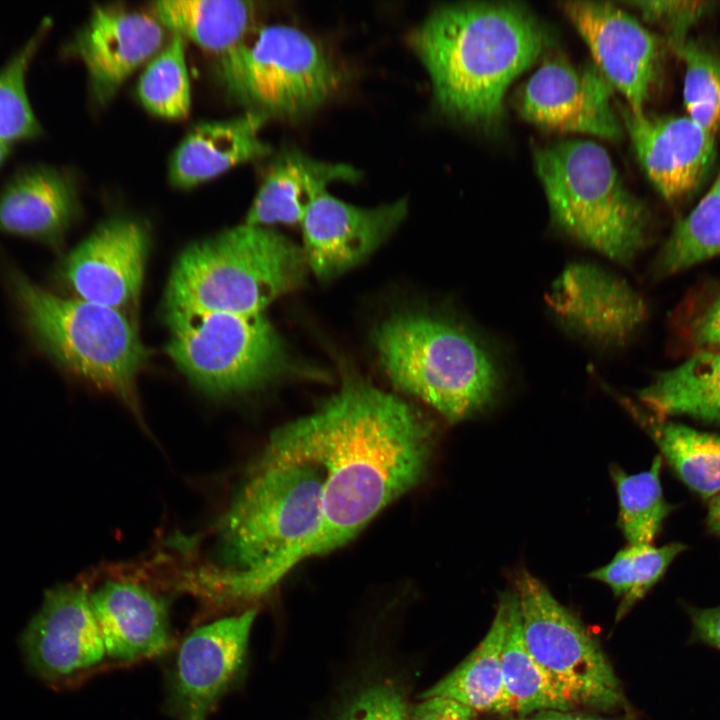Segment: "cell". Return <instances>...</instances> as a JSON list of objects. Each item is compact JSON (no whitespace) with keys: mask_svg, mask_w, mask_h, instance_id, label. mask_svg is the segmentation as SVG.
<instances>
[{"mask_svg":"<svg viewBox=\"0 0 720 720\" xmlns=\"http://www.w3.org/2000/svg\"><path fill=\"white\" fill-rule=\"evenodd\" d=\"M431 423L414 406L357 377L312 414L274 431L265 450L312 461L324 472L322 523L304 559L351 541L423 477Z\"/></svg>","mask_w":720,"mask_h":720,"instance_id":"1","label":"cell"},{"mask_svg":"<svg viewBox=\"0 0 720 720\" xmlns=\"http://www.w3.org/2000/svg\"><path fill=\"white\" fill-rule=\"evenodd\" d=\"M323 484L314 462L264 450L215 526L212 558L184 573L180 588L215 605L267 594L316 538Z\"/></svg>","mask_w":720,"mask_h":720,"instance_id":"2","label":"cell"},{"mask_svg":"<svg viewBox=\"0 0 720 720\" xmlns=\"http://www.w3.org/2000/svg\"><path fill=\"white\" fill-rule=\"evenodd\" d=\"M548 41L535 15L511 2L442 5L410 36L440 110L483 127L502 120L509 86L538 60Z\"/></svg>","mask_w":720,"mask_h":720,"instance_id":"3","label":"cell"},{"mask_svg":"<svg viewBox=\"0 0 720 720\" xmlns=\"http://www.w3.org/2000/svg\"><path fill=\"white\" fill-rule=\"evenodd\" d=\"M3 282L39 352L113 394L140 417L136 377L146 351L124 311L57 295L10 264L4 267Z\"/></svg>","mask_w":720,"mask_h":720,"instance_id":"4","label":"cell"},{"mask_svg":"<svg viewBox=\"0 0 720 720\" xmlns=\"http://www.w3.org/2000/svg\"><path fill=\"white\" fill-rule=\"evenodd\" d=\"M372 339L393 384L450 422L471 417L496 399L501 375L494 356L451 319L397 313L376 327Z\"/></svg>","mask_w":720,"mask_h":720,"instance_id":"5","label":"cell"},{"mask_svg":"<svg viewBox=\"0 0 720 720\" xmlns=\"http://www.w3.org/2000/svg\"><path fill=\"white\" fill-rule=\"evenodd\" d=\"M308 268L303 248L268 227L242 224L191 244L169 277L166 307L259 314L296 289Z\"/></svg>","mask_w":720,"mask_h":720,"instance_id":"6","label":"cell"},{"mask_svg":"<svg viewBox=\"0 0 720 720\" xmlns=\"http://www.w3.org/2000/svg\"><path fill=\"white\" fill-rule=\"evenodd\" d=\"M535 169L552 223L578 243L630 264L648 240L649 212L604 147L566 139L537 149Z\"/></svg>","mask_w":720,"mask_h":720,"instance_id":"7","label":"cell"},{"mask_svg":"<svg viewBox=\"0 0 720 720\" xmlns=\"http://www.w3.org/2000/svg\"><path fill=\"white\" fill-rule=\"evenodd\" d=\"M217 71L233 100L268 118H298L315 111L335 95L343 80L315 39L284 24L253 29L219 56Z\"/></svg>","mask_w":720,"mask_h":720,"instance_id":"8","label":"cell"},{"mask_svg":"<svg viewBox=\"0 0 720 720\" xmlns=\"http://www.w3.org/2000/svg\"><path fill=\"white\" fill-rule=\"evenodd\" d=\"M167 353L199 389L227 395L258 389L290 368L280 335L263 313L166 307Z\"/></svg>","mask_w":720,"mask_h":720,"instance_id":"9","label":"cell"},{"mask_svg":"<svg viewBox=\"0 0 720 720\" xmlns=\"http://www.w3.org/2000/svg\"><path fill=\"white\" fill-rule=\"evenodd\" d=\"M526 647L553 686L573 707L607 709L622 692L597 641L546 585L522 569L515 579Z\"/></svg>","mask_w":720,"mask_h":720,"instance_id":"10","label":"cell"},{"mask_svg":"<svg viewBox=\"0 0 720 720\" xmlns=\"http://www.w3.org/2000/svg\"><path fill=\"white\" fill-rule=\"evenodd\" d=\"M559 8L588 46L595 67L633 111H645L662 73V41L608 2L565 1Z\"/></svg>","mask_w":720,"mask_h":720,"instance_id":"11","label":"cell"},{"mask_svg":"<svg viewBox=\"0 0 720 720\" xmlns=\"http://www.w3.org/2000/svg\"><path fill=\"white\" fill-rule=\"evenodd\" d=\"M21 645L30 670L54 688L72 685L100 664L106 652L87 584L48 590Z\"/></svg>","mask_w":720,"mask_h":720,"instance_id":"12","label":"cell"},{"mask_svg":"<svg viewBox=\"0 0 720 720\" xmlns=\"http://www.w3.org/2000/svg\"><path fill=\"white\" fill-rule=\"evenodd\" d=\"M612 89L595 66L577 67L555 57L524 84L517 108L524 120L544 130L617 140L622 125L612 105Z\"/></svg>","mask_w":720,"mask_h":720,"instance_id":"13","label":"cell"},{"mask_svg":"<svg viewBox=\"0 0 720 720\" xmlns=\"http://www.w3.org/2000/svg\"><path fill=\"white\" fill-rule=\"evenodd\" d=\"M148 243L140 222L111 218L63 259L56 280L76 298L125 312L140 295Z\"/></svg>","mask_w":720,"mask_h":720,"instance_id":"14","label":"cell"},{"mask_svg":"<svg viewBox=\"0 0 720 720\" xmlns=\"http://www.w3.org/2000/svg\"><path fill=\"white\" fill-rule=\"evenodd\" d=\"M545 299L564 328L604 347L623 345L647 316L643 298L626 280L592 262L568 264Z\"/></svg>","mask_w":720,"mask_h":720,"instance_id":"15","label":"cell"},{"mask_svg":"<svg viewBox=\"0 0 720 720\" xmlns=\"http://www.w3.org/2000/svg\"><path fill=\"white\" fill-rule=\"evenodd\" d=\"M164 32L152 14L115 5L96 6L63 51L83 64L91 96L103 105L162 49Z\"/></svg>","mask_w":720,"mask_h":720,"instance_id":"16","label":"cell"},{"mask_svg":"<svg viewBox=\"0 0 720 720\" xmlns=\"http://www.w3.org/2000/svg\"><path fill=\"white\" fill-rule=\"evenodd\" d=\"M625 130L651 184L669 202L693 195L716 158V138L687 115H653L621 107Z\"/></svg>","mask_w":720,"mask_h":720,"instance_id":"17","label":"cell"},{"mask_svg":"<svg viewBox=\"0 0 720 720\" xmlns=\"http://www.w3.org/2000/svg\"><path fill=\"white\" fill-rule=\"evenodd\" d=\"M255 609L193 630L182 642L174 671L172 706L178 720H206L238 676Z\"/></svg>","mask_w":720,"mask_h":720,"instance_id":"18","label":"cell"},{"mask_svg":"<svg viewBox=\"0 0 720 720\" xmlns=\"http://www.w3.org/2000/svg\"><path fill=\"white\" fill-rule=\"evenodd\" d=\"M407 212L405 199L363 208L323 193L300 223L308 267L321 280L353 268L394 232Z\"/></svg>","mask_w":720,"mask_h":720,"instance_id":"19","label":"cell"},{"mask_svg":"<svg viewBox=\"0 0 720 720\" xmlns=\"http://www.w3.org/2000/svg\"><path fill=\"white\" fill-rule=\"evenodd\" d=\"M79 214L77 182L64 168L24 165L0 187V233L58 250Z\"/></svg>","mask_w":720,"mask_h":720,"instance_id":"20","label":"cell"},{"mask_svg":"<svg viewBox=\"0 0 720 720\" xmlns=\"http://www.w3.org/2000/svg\"><path fill=\"white\" fill-rule=\"evenodd\" d=\"M90 605L111 659L152 658L171 646L167 603L146 586L128 578L107 580L90 592Z\"/></svg>","mask_w":720,"mask_h":720,"instance_id":"21","label":"cell"},{"mask_svg":"<svg viewBox=\"0 0 720 720\" xmlns=\"http://www.w3.org/2000/svg\"><path fill=\"white\" fill-rule=\"evenodd\" d=\"M268 117L254 111L193 126L172 153L168 179L178 189H190L229 169L267 156L270 146L260 137Z\"/></svg>","mask_w":720,"mask_h":720,"instance_id":"22","label":"cell"},{"mask_svg":"<svg viewBox=\"0 0 720 720\" xmlns=\"http://www.w3.org/2000/svg\"><path fill=\"white\" fill-rule=\"evenodd\" d=\"M360 178L361 172L352 165L317 160L298 150L286 151L265 173L245 223L263 227L301 223L311 204L327 192L328 185L338 181L353 183Z\"/></svg>","mask_w":720,"mask_h":720,"instance_id":"23","label":"cell"},{"mask_svg":"<svg viewBox=\"0 0 720 720\" xmlns=\"http://www.w3.org/2000/svg\"><path fill=\"white\" fill-rule=\"evenodd\" d=\"M638 397L661 419L688 416L720 424V349L698 351L679 365L657 373Z\"/></svg>","mask_w":720,"mask_h":720,"instance_id":"24","label":"cell"},{"mask_svg":"<svg viewBox=\"0 0 720 720\" xmlns=\"http://www.w3.org/2000/svg\"><path fill=\"white\" fill-rule=\"evenodd\" d=\"M151 11L165 29L219 57L254 29L257 8L244 0H160Z\"/></svg>","mask_w":720,"mask_h":720,"instance_id":"25","label":"cell"},{"mask_svg":"<svg viewBox=\"0 0 720 720\" xmlns=\"http://www.w3.org/2000/svg\"><path fill=\"white\" fill-rule=\"evenodd\" d=\"M509 592L499 596L495 617L478 646L442 680L422 694L454 699L474 711L499 713L502 703L501 653L508 620Z\"/></svg>","mask_w":720,"mask_h":720,"instance_id":"26","label":"cell"},{"mask_svg":"<svg viewBox=\"0 0 720 720\" xmlns=\"http://www.w3.org/2000/svg\"><path fill=\"white\" fill-rule=\"evenodd\" d=\"M623 403L691 490L704 498L720 491V435L647 414L627 400Z\"/></svg>","mask_w":720,"mask_h":720,"instance_id":"27","label":"cell"},{"mask_svg":"<svg viewBox=\"0 0 720 720\" xmlns=\"http://www.w3.org/2000/svg\"><path fill=\"white\" fill-rule=\"evenodd\" d=\"M501 676L503 696L499 713L522 717L540 710L573 708L553 686L526 647L515 590L509 592Z\"/></svg>","mask_w":720,"mask_h":720,"instance_id":"28","label":"cell"},{"mask_svg":"<svg viewBox=\"0 0 720 720\" xmlns=\"http://www.w3.org/2000/svg\"><path fill=\"white\" fill-rule=\"evenodd\" d=\"M661 466V455L654 457L648 470L636 474L610 466L619 504L617 525L629 544H652L673 509L663 495Z\"/></svg>","mask_w":720,"mask_h":720,"instance_id":"29","label":"cell"},{"mask_svg":"<svg viewBox=\"0 0 720 720\" xmlns=\"http://www.w3.org/2000/svg\"><path fill=\"white\" fill-rule=\"evenodd\" d=\"M51 21L44 18L33 34L0 68V142L13 145L31 141L43 135L27 93L26 79Z\"/></svg>","mask_w":720,"mask_h":720,"instance_id":"30","label":"cell"},{"mask_svg":"<svg viewBox=\"0 0 720 720\" xmlns=\"http://www.w3.org/2000/svg\"><path fill=\"white\" fill-rule=\"evenodd\" d=\"M683 543L673 542L656 547L653 544H628L611 561L588 574L589 578L608 585L621 602L616 621L661 579L673 560L684 550Z\"/></svg>","mask_w":720,"mask_h":720,"instance_id":"31","label":"cell"},{"mask_svg":"<svg viewBox=\"0 0 720 720\" xmlns=\"http://www.w3.org/2000/svg\"><path fill=\"white\" fill-rule=\"evenodd\" d=\"M720 254V195L712 188L674 226L655 263L671 275Z\"/></svg>","mask_w":720,"mask_h":720,"instance_id":"32","label":"cell"},{"mask_svg":"<svg viewBox=\"0 0 720 720\" xmlns=\"http://www.w3.org/2000/svg\"><path fill=\"white\" fill-rule=\"evenodd\" d=\"M137 96L151 114L182 119L189 114L191 88L185 39L172 34L169 42L148 62L139 77Z\"/></svg>","mask_w":720,"mask_h":720,"instance_id":"33","label":"cell"},{"mask_svg":"<svg viewBox=\"0 0 720 720\" xmlns=\"http://www.w3.org/2000/svg\"><path fill=\"white\" fill-rule=\"evenodd\" d=\"M672 50L684 67L686 115L716 139L720 138V56L691 38Z\"/></svg>","mask_w":720,"mask_h":720,"instance_id":"34","label":"cell"},{"mask_svg":"<svg viewBox=\"0 0 720 720\" xmlns=\"http://www.w3.org/2000/svg\"><path fill=\"white\" fill-rule=\"evenodd\" d=\"M642 18L660 27L672 48L689 38V33L716 9L714 1H631Z\"/></svg>","mask_w":720,"mask_h":720,"instance_id":"35","label":"cell"},{"mask_svg":"<svg viewBox=\"0 0 720 720\" xmlns=\"http://www.w3.org/2000/svg\"><path fill=\"white\" fill-rule=\"evenodd\" d=\"M340 720H408V712L397 688L378 684L362 691Z\"/></svg>","mask_w":720,"mask_h":720,"instance_id":"36","label":"cell"},{"mask_svg":"<svg viewBox=\"0 0 720 720\" xmlns=\"http://www.w3.org/2000/svg\"><path fill=\"white\" fill-rule=\"evenodd\" d=\"M688 330L699 351L720 349V295L692 319Z\"/></svg>","mask_w":720,"mask_h":720,"instance_id":"37","label":"cell"},{"mask_svg":"<svg viewBox=\"0 0 720 720\" xmlns=\"http://www.w3.org/2000/svg\"><path fill=\"white\" fill-rule=\"evenodd\" d=\"M476 711L441 696L425 698L412 711L410 720H475Z\"/></svg>","mask_w":720,"mask_h":720,"instance_id":"38","label":"cell"},{"mask_svg":"<svg viewBox=\"0 0 720 720\" xmlns=\"http://www.w3.org/2000/svg\"><path fill=\"white\" fill-rule=\"evenodd\" d=\"M689 615L696 639L720 650V606L690 608Z\"/></svg>","mask_w":720,"mask_h":720,"instance_id":"39","label":"cell"},{"mask_svg":"<svg viewBox=\"0 0 720 720\" xmlns=\"http://www.w3.org/2000/svg\"><path fill=\"white\" fill-rule=\"evenodd\" d=\"M519 720H609L597 715L570 712L569 710L547 709L522 716Z\"/></svg>","mask_w":720,"mask_h":720,"instance_id":"40","label":"cell"},{"mask_svg":"<svg viewBox=\"0 0 720 720\" xmlns=\"http://www.w3.org/2000/svg\"><path fill=\"white\" fill-rule=\"evenodd\" d=\"M706 523L709 530L720 538V491L711 497Z\"/></svg>","mask_w":720,"mask_h":720,"instance_id":"41","label":"cell"},{"mask_svg":"<svg viewBox=\"0 0 720 720\" xmlns=\"http://www.w3.org/2000/svg\"><path fill=\"white\" fill-rule=\"evenodd\" d=\"M12 146L0 142V167L5 163L11 154Z\"/></svg>","mask_w":720,"mask_h":720,"instance_id":"42","label":"cell"},{"mask_svg":"<svg viewBox=\"0 0 720 720\" xmlns=\"http://www.w3.org/2000/svg\"><path fill=\"white\" fill-rule=\"evenodd\" d=\"M712 189L720 195V176L716 179L714 182V185L712 186Z\"/></svg>","mask_w":720,"mask_h":720,"instance_id":"43","label":"cell"},{"mask_svg":"<svg viewBox=\"0 0 720 720\" xmlns=\"http://www.w3.org/2000/svg\"><path fill=\"white\" fill-rule=\"evenodd\" d=\"M625 720H636V719H634V718H632V717H628V718H626Z\"/></svg>","mask_w":720,"mask_h":720,"instance_id":"44","label":"cell"}]
</instances>
